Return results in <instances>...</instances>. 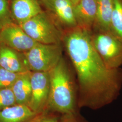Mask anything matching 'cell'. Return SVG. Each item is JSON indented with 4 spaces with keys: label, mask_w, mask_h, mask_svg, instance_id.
<instances>
[{
    "label": "cell",
    "mask_w": 122,
    "mask_h": 122,
    "mask_svg": "<svg viewBox=\"0 0 122 122\" xmlns=\"http://www.w3.org/2000/svg\"><path fill=\"white\" fill-rule=\"evenodd\" d=\"M62 42L77 75L78 107L99 109L115 100L122 87V69L106 66L91 32L77 26L63 32Z\"/></svg>",
    "instance_id": "obj_1"
},
{
    "label": "cell",
    "mask_w": 122,
    "mask_h": 122,
    "mask_svg": "<svg viewBox=\"0 0 122 122\" xmlns=\"http://www.w3.org/2000/svg\"><path fill=\"white\" fill-rule=\"evenodd\" d=\"M49 74L50 88L47 110L61 115L78 112L74 78L63 57Z\"/></svg>",
    "instance_id": "obj_2"
},
{
    "label": "cell",
    "mask_w": 122,
    "mask_h": 122,
    "mask_svg": "<svg viewBox=\"0 0 122 122\" xmlns=\"http://www.w3.org/2000/svg\"><path fill=\"white\" fill-rule=\"evenodd\" d=\"M20 26L38 43H62L63 32L47 11H43Z\"/></svg>",
    "instance_id": "obj_3"
},
{
    "label": "cell",
    "mask_w": 122,
    "mask_h": 122,
    "mask_svg": "<svg viewBox=\"0 0 122 122\" xmlns=\"http://www.w3.org/2000/svg\"><path fill=\"white\" fill-rule=\"evenodd\" d=\"M94 48L106 66L110 69L122 66V40L110 31L94 29L91 32Z\"/></svg>",
    "instance_id": "obj_4"
},
{
    "label": "cell",
    "mask_w": 122,
    "mask_h": 122,
    "mask_svg": "<svg viewBox=\"0 0 122 122\" xmlns=\"http://www.w3.org/2000/svg\"><path fill=\"white\" fill-rule=\"evenodd\" d=\"M63 44H43L38 43L30 50L24 52L31 71L49 72L62 56Z\"/></svg>",
    "instance_id": "obj_5"
},
{
    "label": "cell",
    "mask_w": 122,
    "mask_h": 122,
    "mask_svg": "<svg viewBox=\"0 0 122 122\" xmlns=\"http://www.w3.org/2000/svg\"><path fill=\"white\" fill-rule=\"evenodd\" d=\"M31 85L28 106L36 113L47 110L50 88L49 72L31 71Z\"/></svg>",
    "instance_id": "obj_6"
},
{
    "label": "cell",
    "mask_w": 122,
    "mask_h": 122,
    "mask_svg": "<svg viewBox=\"0 0 122 122\" xmlns=\"http://www.w3.org/2000/svg\"><path fill=\"white\" fill-rule=\"evenodd\" d=\"M40 1L63 32L78 26L74 14V5L69 0Z\"/></svg>",
    "instance_id": "obj_7"
},
{
    "label": "cell",
    "mask_w": 122,
    "mask_h": 122,
    "mask_svg": "<svg viewBox=\"0 0 122 122\" xmlns=\"http://www.w3.org/2000/svg\"><path fill=\"white\" fill-rule=\"evenodd\" d=\"M37 43L15 23L3 26L0 32V44L19 52H26Z\"/></svg>",
    "instance_id": "obj_8"
},
{
    "label": "cell",
    "mask_w": 122,
    "mask_h": 122,
    "mask_svg": "<svg viewBox=\"0 0 122 122\" xmlns=\"http://www.w3.org/2000/svg\"><path fill=\"white\" fill-rule=\"evenodd\" d=\"M40 0H12L10 3L13 21L21 25L44 10Z\"/></svg>",
    "instance_id": "obj_9"
},
{
    "label": "cell",
    "mask_w": 122,
    "mask_h": 122,
    "mask_svg": "<svg viewBox=\"0 0 122 122\" xmlns=\"http://www.w3.org/2000/svg\"><path fill=\"white\" fill-rule=\"evenodd\" d=\"M0 66L10 71L22 73L30 71L24 53L0 44Z\"/></svg>",
    "instance_id": "obj_10"
},
{
    "label": "cell",
    "mask_w": 122,
    "mask_h": 122,
    "mask_svg": "<svg viewBox=\"0 0 122 122\" xmlns=\"http://www.w3.org/2000/svg\"><path fill=\"white\" fill-rule=\"evenodd\" d=\"M74 14L78 26L92 32L96 19V0H81L74 5Z\"/></svg>",
    "instance_id": "obj_11"
},
{
    "label": "cell",
    "mask_w": 122,
    "mask_h": 122,
    "mask_svg": "<svg viewBox=\"0 0 122 122\" xmlns=\"http://www.w3.org/2000/svg\"><path fill=\"white\" fill-rule=\"evenodd\" d=\"M37 114L27 105L17 104L0 110V122H28Z\"/></svg>",
    "instance_id": "obj_12"
},
{
    "label": "cell",
    "mask_w": 122,
    "mask_h": 122,
    "mask_svg": "<svg viewBox=\"0 0 122 122\" xmlns=\"http://www.w3.org/2000/svg\"><path fill=\"white\" fill-rule=\"evenodd\" d=\"M11 88L16 104L28 106L31 95V71L22 73Z\"/></svg>",
    "instance_id": "obj_13"
},
{
    "label": "cell",
    "mask_w": 122,
    "mask_h": 122,
    "mask_svg": "<svg viewBox=\"0 0 122 122\" xmlns=\"http://www.w3.org/2000/svg\"><path fill=\"white\" fill-rule=\"evenodd\" d=\"M96 16L93 30L110 31L113 0H96Z\"/></svg>",
    "instance_id": "obj_14"
},
{
    "label": "cell",
    "mask_w": 122,
    "mask_h": 122,
    "mask_svg": "<svg viewBox=\"0 0 122 122\" xmlns=\"http://www.w3.org/2000/svg\"><path fill=\"white\" fill-rule=\"evenodd\" d=\"M110 32L122 40V0H113Z\"/></svg>",
    "instance_id": "obj_15"
},
{
    "label": "cell",
    "mask_w": 122,
    "mask_h": 122,
    "mask_svg": "<svg viewBox=\"0 0 122 122\" xmlns=\"http://www.w3.org/2000/svg\"><path fill=\"white\" fill-rule=\"evenodd\" d=\"M22 73L10 71L0 66V90L11 88Z\"/></svg>",
    "instance_id": "obj_16"
},
{
    "label": "cell",
    "mask_w": 122,
    "mask_h": 122,
    "mask_svg": "<svg viewBox=\"0 0 122 122\" xmlns=\"http://www.w3.org/2000/svg\"><path fill=\"white\" fill-rule=\"evenodd\" d=\"M17 105L11 88L0 90V110Z\"/></svg>",
    "instance_id": "obj_17"
},
{
    "label": "cell",
    "mask_w": 122,
    "mask_h": 122,
    "mask_svg": "<svg viewBox=\"0 0 122 122\" xmlns=\"http://www.w3.org/2000/svg\"><path fill=\"white\" fill-rule=\"evenodd\" d=\"M0 22L3 26L15 23L11 15L10 2L8 0H0Z\"/></svg>",
    "instance_id": "obj_18"
},
{
    "label": "cell",
    "mask_w": 122,
    "mask_h": 122,
    "mask_svg": "<svg viewBox=\"0 0 122 122\" xmlns=\"http://www.w3.org/2000/svg\"><path fill=\"white\" fill-rule=\"evenodd\" d=\"M61 115L58 113L46 110L37 114L28 122H60Z\"/></svg>",
    "instance_id": "obj_19"
},
{
    "label": "cell",
    "mask_w": 122,
    "mask_h": 122,
    "mask_svg": "<svg viewBox=\"0 0 122 122\" xmlns=\"http://www.w3.org/2000/svg\"><path fill=\"white\" fill-rule=\"evenodd\" d=\"M60 122H88L78 112L62 115Z\"/></svg>",
    "instance_id": "obj_20"
},
{
    "label": "cell",
    "mask_w": 122,
    "mask_h": 122,
    "mask_svg": "<svg viewBox=\"0 0 122 122\" xmlns=\"http://www.w3.org/2000/svg\"><path fill=\"white\" fill-rule=\"evenodd\" d=\"M69 0L71 1L73 3V4L75 5L77 4L81 0Z\"/></svg>",
    "instance_id": "obj_21"
},
{
    "label": "cell",
    "mask_w": 122,
    "mask_h": 122,
    "mask_svg": "<svg viewBox=\"0 0 122 122\" xmlns=\"http://www.w3.org/2000/svg\"><path fill=\"white\" fill-rule=\"evenodd\" d=\"M3 27V25H2V24L1 22H0V31L2 29Z\"/></svg>",
    "instance_id": "obj_22"
},
{
    "label": "cell",
    "mask_w": 122,
    "mask_h": 122,
    "mask_svg": "<svg viewBox=\"0 0 122 122\" xmlns=\"http://www.w3.org/2000/svg\"><path fill=\"white\" fill-rule=\"evenodd\" d=\"M9 0V1H11V0Z\"/></svg>",
    "instance_id": "obj_23"
}]
</instances>
